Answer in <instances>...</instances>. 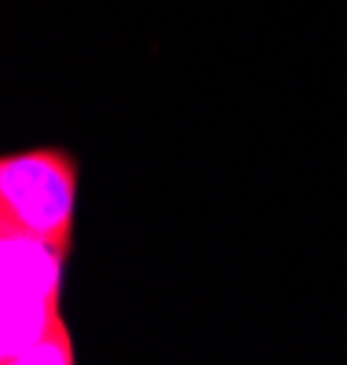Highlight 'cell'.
Here are the masks:
<instances>
[{
    "mask_svg": "<svg viewBox=\"0 0 347 365\" xmlns=\"http://www.w3.org/2000/svg\"><path fill=\"white\" fill-rule=\"evenodd\" d=\"M74 241L44 237L0 220V361L74 365L77 351L62 318V278Z\"/></svg>",
    "mask_w": 347,
    "mask_h": 365,
    "instance_id": "1",
    "label": "cell"
},
{
    "mask_svg": "<svg viewBox=\"0 0 347 365\" xmlns=\"http://www.w3.org/2000/svg\"><path fill=\"white\" fill-rule=\"evenodd\" d=\"M81 161L66 146H29L0 158V220L74 241Z\"/></svg>",
    "mask_w": 347,
    "mask_h": 365,
    "instance_id": "2",
    "label": "cell"
}]
</instances>
